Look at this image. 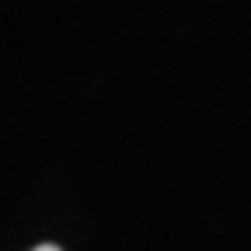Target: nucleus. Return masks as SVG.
Masks as SVG:
<instances>
[{"instance_id": "1", "label": "nucleus", "mask_w": 251, "mask_h": 251, "mask_svg": "<svg viewBox=\"0 0 251 251\" xmlns=\"http://www.w3.org/2000/svg\"><path fill=\"white\" fill-rule=\"evenodd\" d=\"M31 251H59L56 244H39V248H31Z\"/></svg>"}]
</instances>
